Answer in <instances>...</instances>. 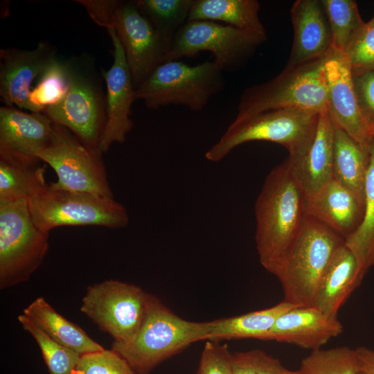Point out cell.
<instances>
[{
  "mask_svg": "<svg viewBox=\"0 0 374 374\" xmlns=\"http://www.w3.org/2000/svg\"><path fill=\"white\" fill-rule=\"evenodd\" d=\"M254 208L259 260L273 274L296 239L305 216V193L287 159L267 176Z\"/></svg>",
  "mask_w": 374,
  "mask_h": 374,
  "instance_id": "obj_1",
  "label": "cell"
},
{
  "mask_svg": "<svg viewBox=\"0 0 374 374\" xmlns=\"http://www.w3.org/2000/svg\"><path fill=\"white\" fill-rule=\"evenodd\" d=\"M210 322L184 319L157 297L148 294L143 321L127 341H114L112 349L121 355L136 373L148 374L156 366L190 344L207 340Z\"/></svg>",
  "mask_w": 374,
  "mask_h": 374,
  "instance_id": "obj_2",
  "label": "cell"
},
{
  "mask_svg": "<svg viewBox=\"0 0 374 374\" xmlns=\"http://www.w3.org/2000/svg\"><path fill=\"white\" fill-rule=\"evenodd\" d=\"M344 240L317 220L306 215L289 250L272 274L279 280L284 301L314 305L322 277Z\"/></svg>",
  "mask_w": 374,
  "mask_h": 374,
  "instance_id": "obj_3",
  "label": "cell"
},
{
  "mask_svg": "<svg viewBox=\"0 0 374 374\" xmlns=\"http://www.w3.org/2000/svg\"><path fill=\"white\" fill-rule=\"evenodd\" d=\"M319 115L316 112L287 108L235 118L219 141L206 151L205 157L218 162L238 145L256 141L278 143L286 148L289 157H299L314 139Z\"/></svg>",
  "mask_w": 374,
  "mask_h": 374,
  "instance_id": "obj_4",
  "label": "cell"
},
{
  "mask_svg": "<svg viewBox=\"0 0 374 374\" xmlns=\"http://www.w3.org/2000/svg\"><path fill=\"white\" fill-rule=\"evenodd\" d=\"M327 56L286 66L271 80L247 88L240 96L235 118L287 108L318 113L328 110L325 71Z\"/></svg>",
  "mask_w": 374,
  "mask_h": 374,
  "instance_id": "obj_5",
  "label": "cell"
},
{
  "mask_svg": "<svg viewBox=\"0 0 374 374\" xmlns=\"http://www.w3.org/2000/svg\"><path fill=\"white\" fill-rule=\"evenodd\" d=\"M222 72L213 60L195 66L164 62L135 90V98L149 109L174 105L200 111L224 89Z\"/></svg>",
  "mask_w": 374,
  "mask_h": 374,
  "instance_id": "obj_6",
  "label": "cell"
},
{
  "mask_svg": "<svg viewBox=\"0 0 374 374\" xmlns=\"http://www.w3.org/2000/svg\"><path fill=\"white\" fill-rule=\"evenodd\" d=\"M28 204L35 224L46 233L63 226L118 229L129 222L127 210L114 198L53 189L47 184L29 197Z\"/></svg>",
  "mask_w": 374,
  "mask_h": 374,
  "instance_id": "obj_7",
  "label": "cell"
},
{
  "mask_svg": "<svg viewBox=\"0 0 374 374\" xmlns=\"http://www.w3.org/2000/svg\"><path fill=\"white\" fill-rule=\"evenodd\" d=\"M69 87L63 100L43 111L84 143L98 148L106 122V96L91 64L85 58L65 61Z\"/></svg>",
  "mask_w": 374,
  "mask_h": 374,
  "instance_id": "obj_8",
  "label": "cell"
},
{
  "mask_svg": "<svg viewBox=\"0 0 374 374\" xmlns=\"http://www.w3.org/2000/svg\"><path fill=\"white\" fill-rule=\"evenodd\" d=\"M98 148L84 143L65 127L54 123L48 144L37 157L55 172L51 188L114 198Z\"/></svg>",
  "mask_w": 374,
  "mask_h": 374,
  "instance_id": "obj_9",
  "label": "cell"
},
{
  "mask_svg": "<svg viewBox=\"0 0 374 374\" xmlns=\"http://www.w3.org/2000/svg\"><path fill=\"white\" fill-rule=\"evenodd\" d=\"M48 235L35 224L28 200L0 202V288L25 282L42 265Z\"/></svg>",
  "mask_w": 374,
  "mask_h": 374,
  "instance_id": "obj_10",
  "label": "cell"
},
{
  "mask_svg": "<svg viewBox=\"0 0 374 374\" xmlns=\"http://www.w3.org/2000/svg\"><path fill=\"white\" fill-rule=\"evenodd\" d=\"M265 40L266 35L230 25L206 20L188 21L175 35L164 62L208 51L223 71H231Z\"/></svg>",
  "mask_w": 374,
  "mask_h": 374,
  "instance_id": "obj_11",
  "label": "cell"
},
{
  "mask_svg": "<svg viewBox=\"0 0 374 374\" xmlns=\"http://www.w3.org/2000/svg\"><path fill=\"white\" fill-rule=\"evenodd\" d=\"M148 294L132 284L109 280L89 286L80 310L116 341H127L139 328Z\"/></svg>",
  "mask_w": 374,
  "mask_h": 374,
  "instance_id": "obj_12",
  "label": "cell"
},
{
  "mask_svg": "<svg viewBox=\"0 0 374 374\" xmlns=\"http://www.w3.org/2000/svg\"><path fill=\"white\" fill-rule=\"evenodd\" d=\"M112 28L122 44L136 90L164 62L168 48L136 1H119Z\"/></svg>",
  "mask_w": 374,
  "mask_h": 374,
  "instance_id": "obj_13",
  "label": "cell"
},
{
  "mask_svg": "<svg viewBox=\"0 0 374 374\" xmlns=\"http://www.w3.org/2000/svg\"><path fill=\"white\" fill-rule=\"evenodd\" d=\"M113 44V63L105 74L106 122L98 149L103 153L114 143H123L134 124L131 107L136 100L135 89L122 44L114 28L107 30Z\"/></svg>",
  "mask_w": 374,
  "mask_h": 374,
  "instance_id": "obj_14",
  "label": "cell"
},
{
  "mask_svg": "<svg viewBox=\"0 0 374 374\" xmlns=\"http://www.w3.org/2000/svg\"><path fill=\"white\" fill-rule=\"evenodd\" d=\"M328 88V109L336 127L366 148L372 134L357 104L350 64L343 52L331 50L325 62Z\"/></svg>",
  "mask_w": 374,
  "mask_h": 374,
  "instance_id": "obj_15",
  "label": "cell"
},
{
  "mask_svg": "<svg viewBox=\"0 0 374 374\" xmlns=\"http://www.w3.org/2000/svg\"><path fill=\"white\" fill-rule=\"evenodd\" d=\"M57 58L55 49L44 41L33 49L0 50V98L5 106L29 110L31 85Z\"/></svg>",
  "mask_w": 374,
  "mask_h": 374,
  "instance_id": "obj_16",
  "label": "cell"
},
{
  "mask_svg": "<svg viewBox=\"0 0 374 374\" xmlns=\"http://www.w3.org/2000/svg\"><path fill=\"white\" fill-rule=\"evenodd\" d=\"M53 122L42 112L26 113L17 107L0 108V158L40 161L38 153L49 143Z\"/></svg>",
  "mask_w": 374,
  "mask_h": 374,
  "instance_id": "obj_17",
  "label": "cell"
},
{
  "mask_svg": "<svg viewBox=\"0 0 374 374\" xmlns=\"http://www.w3.org/2000/svg\"><path fill=\"white\" fill-rule=\"evenodd\" d=\"M343 330L337 317L328 315L317 307L295 306L278 318L271 330L270 338L314 350L321 348Z\"/></svg>",
  "mask_w": 374,
  "mask_h": 374,
  "instance_id": "obj_18",
  "label": "cell"
},
{
  "mask_svg": "<svg viewBox=\"0 0 374 374\" xmlns=\"http://www.w3.org/2000/svg\"><path fill=\"white\" fill-rule=\"evenodd\" d=\"M364 205L332 178L317 192L305 195V213L323 223L344 241L358 228Z\"/></svg>",
  "mask_w": 374,
  "mask_h": 374,
  "instance_id": "obj_19",
  "label": "cell"
},
{
  "mask_svg": "<svg viewBox=\"0 0 374 374\" xmlns=\"http://www.w3.org/2000/svg\"><path fill=\"white\" fill-rule=\"evenodd\" d=\"M290 15L294 39L287 66L328 55L331 51V34L321 1L297 0L292 5Z\"/></svg>",
  "mask_w": 374,
  "mask_h": 374,
  "instance_id": "obj_20",
  "label": "cell"
},
{
  "mask_svg": "<svg viewBox=\"0 0 374 374\" xmlns=\"http://www.w3.org/2000/svg\"><path fill=\"white\" fill-rule=\"evenodd\" d=\"M335 130L328 110L321 112L308 150L299 157L287 159L305 195L317 192L333 178Z\"/></svg>",
  "mask_w": 374,
  "mask_h": 374,
  "instance_id": "obj_21",
  "label": "cell"
},
{
  "mask_svg": "<svg viewBox=\"0 0 374 374\" xmlns=\"http://www.w3.org/2000/svg\"><path fill=\"white\" fill-rule=\"evenodd\" d=\"M363 278L354 254L344 243L325 271L314 305L328 315L337 317L340 308Z\"/></svg>",
  "mask_w": 374,
  "mask_h": 374,
  "instance_id": "obj_22",
  "label": "cell"
},
{
  "mask_svg": "<svg viewBox=\"0 0 374 374\" xmlns=\"http://www.w3.org/2000/svg\"><path fill=\"white\" fill-rule=\"evenodd\" d=\"M369 162V148L363 147L335 126L333 178L350 190L364 205Z\"/></svg>",
  "mask_w": 374,
  "mask_h": 374,
  "instance_id": "obj_23",
  "label": "cell"
},
{
  "mask_svg": "<svg viewBox=\"0 0 374 374\" xmlns=\"http://www.w3.org/2000/svg\"><path fill=\"white\" fill-rule=\"evenodd\" d=\"M296 305L283 301L268 308L210 322L207 340L256 339L271 340L270 332L278 318Z\"/></svg>",
  "mask_w": 374,
  "mask_h": 374,
  "instance_id": "obj_24",
  "label": "cell"
},
{
  "mask_svg": "<svg viewBox=\"0 0 374 374\" xmlns=\"http://www.w3.org/2000/svg\"><path fill=\"white\" fill-rule=\"evenodd\" d=\"M44 333L57 343L80 355L103 350L78 325L57 313L43 297H39L24 310Z\"/></svg>",
  "mask_w": 374,
  "mask_h": 374,
  "instance_id": "obj_25",
  "label": "cell"
},
{
  "mask_svg": "<svg viewBox=\"0 0 374 374\" xmlns=\"http://www.w3.org/2000/svg\"><path fill=\"white\" fill-rule=\"evenodd\" d=\"M260 3L256 0H194L188 20L222 21L227 25L266 35L258 12Z\"/></svg>",
  "mask_w": 374,
  "mask_h": 374,
  "instance_id": "obj_26",
  "label": "cell"
},
{
  "mask_svg": "<svg viewBox=\"0 0 374 374\" xmlns=\"http://www.w3.org/2000/svg\"><path fill=\"white\" fill-rule=\"evenodd\" d=\"M370 162L364 190V211L361 224L345 240V245L354 254L361 275L364 277L374 266V141L369 146Z\"/></svg>",
  "mask_w": 374,
  "mask_h": 374,
  "instance_id": "obj_27",
  "label": "cell"
},
{
  "mask_svg": "<svg viewBox=\"0 0 374 374\" xmlns=\"http://www.w3.org/2000/svg\"><path fill=\"white\" fill-rule=\"evenodd\" d=\"M46 184L39 161L0 158V202L28 199Z\"/></svg>",
  "mask_w": 374,
  "mask_h": 374,
  "instance_id": "obj_28",
  "label": "cell"
},
{
  "mask_svg": "<svg viewBox=\"0 0 374 374\" xmlns=\"http://www.w3.org/2000/svg\"><path fill=\"white\" fill-rule=\"evenodd\" d=\"M140 11L161 37L168 52L179 30L188 20L194 0H139Z\"/></svg>",
  "mask_w": 374,
  "mask_h": 374,
  "instance_id": "obj_29",
  "label": "cell"
},
{
  "mask_svg": "<svg viewBox=\"0 0 374 374\" xmlns=\"http://www.w3.org/2000/svg\"><path fill=\"white\" fill-rule=\"evenodd\" d=\"M331 34V50L344 53L365 25L355 1L322 0Z\"/></svg>",
  "mask_w": 374,
  "mask_h": 374,
  "instance_id": "obj_30",
  "label": "cell"
},
{
  "mask_svg": "<svg viewBox=\"0 0 374 374\" xmlns=\"http://www.w3.org/2000/svg\"><path fill=\"white\" fill-rule=\"evenodd\" d=\"M300 374H357L360 371L355 349L348 346L312 350L299 370Z\"/></svg>",
  "mask_w": 374,
  "mask_h": 374,
  "instance_id": "obj_31",
  "label": "cell"
},
{
  "mask_svg": "<svg viewBox=\"0 0 374 374\" xmlns=\"http://www.w3.org/2000/svg\"><path fill=\"white\" fill-rule=\"evenodd\" d=\"M69 87L65 61L56 58L39 76V81L28 96L29 111L39 113L61 102Z\"/></svg>",
  "mask_w": 374,
  "mask_h": 374,
  "instance_id": "obj_32",
  "label": "cell"
},
{
  "mask_svg": "<svg viewBox=\"0 0 374 374\" xmlns=\"http://www.w3.org/2000/svg\"><path fill=\"white\" fill-rule=\"evenodd\" d=\"M18 321L37 341L50 374H72L79 353L51 339L26 315H19Z\"/></svg>",
  "mask_w": 374,
  "mask_h": 374,
  "instance_id": "obj_33",
  "label": "cell"
},
{
  "mask_svg": "<svg viewBox=\"0 0 374 374\" xmlns=\"http://www.w3.org/2000/svg\"><path fill=\"white\" fill-rule=\"evenodd\" d=\"M72 374H136L129 363L114 350L80 355Z\"/></svg>",
  "mask_w": 374,
  "mask_h": 374,
  "instance_id": "obj_34",
  "label": "cell"
},
{
  "mask_svg": "<svg viewBox=\"0 0 374 374\" xmlns=\"http://www.w3.org/2000/svg\"><path fill=\"white\" fill-rule=\"evenodd\" d=\"M233 374H300L286 368L278 359L259 349L233 354Z\"/></svg>",
  "mask_w": 374,
  "mask_h": 374,
  "instance_id": "obj_35",
  "label": "cell"
},
{
  "mask_svg": "<svg viewBox=\"0 0 374 374\" xmlns=\"http://www.w3.org/2000/svg\"><path fill=\"white\" fill-rule=\"evenodd\" d=\"M344 53L352 71L374 70V20L365 23Z\"/></svg>",
  "mask_w": 374,
  "mask_h": 374,
  "instance_id": "obj_36",
  "label": "cell"
},
{
  "mask_svg": "<svg viewBox=\"0 0 374 374\" xmlns=\"http://www.w3.org/2000/svg\"><path fill=\"white\" fill-rule=\"evenodd\" d=\"M208 340L202 352L197 374H233V354L226 344Z\"/></svg>",
  "mask_w": 374,
  "mask_h": 374,
  "instance_id": "obj_37",
  "label": "cell"
},
{
  "mask_svg": "<svg viewBox=\"0 0 374 374\" xmlns=\"http://www.w3.org/2000/svg\"><path fill=\"white\" fill-rule=\"evenodd\" d=\"M352 72L359 109L373 136L374 133V70L352 71Z\"/></svg>",
  "mask_w": 374,
  "mask_h": 374,
  "instance_id": "obj_38",
  "label": "cell"
},
{
  "mask_svg": "<svg viewBox=\"0 0 374 374\" xmlns=\"http://www.w3.org/2000/svg\"><path fill=\"white\" fill-rule=\"evenodd\" d=\"M90 17L99 26L109 30L112 28L115 11L119 1L115 0H79Z\"/></svg>",
  "mask_w": 374,
  "mask_h": 374,
  "instance_id": "obj_39",
  "label": "cell"
},
{
  "mask_svg": "<svg viewBox=\"0 0 374 374\" xmlns=\"http://www.w3.org/2000/svg\"><path fill=\"white\" fill-rule=\"evenodd\" d=\"M360 371L374 374V350L366 347L355 348Z\"/></svg>",
  "mask_w": 374,
  "mask_h": 374,
  "instance_id": "obj_40",
  "label": "cell"
},
{
  "mask_svg": "<svg viewBox=\"0 0 374 374\" xmlns=\"http://www.w3.org/2000/svg\"><path fill=\"white\" fill-rule=\"evenodd\" d=\"M357 374H366V373H363V372H362V371H359V372L357 373Z\"/></svg>",
  "mask_w": 374,
  "mask_h": 374,
  "instance_id": "obj_41",
  "label": "cell"
},
{
  "mask_svg": "<svg viewBox=\"0 0 374 374\" xmlns=\"http://www.w3.org/2000/svg\"><path fill=\"white\" fill-rule=\"evenodd\" d=\"M372 141H374V133H373V136H372Z\"/></svg>",
  "mask_w": 374,
  "mask_h": 374,
  "instance_id": "obj_42",
  "label": "cell"
},
{
  "mask_svg": "<svg viewBox=\"0 0 374 374\" xmlns=\"http://www.w3.org/2000/svg\"><path fill=\"white\" fill-rule=\"evenodd\" d=\"M372 19L374 20V16L373 17Z\"/></svg>",
  "mask_w": 374,
  "mask_h": 374,
  "instance_id": "obj_43",
  "label": "cell"
}]
</instances>
